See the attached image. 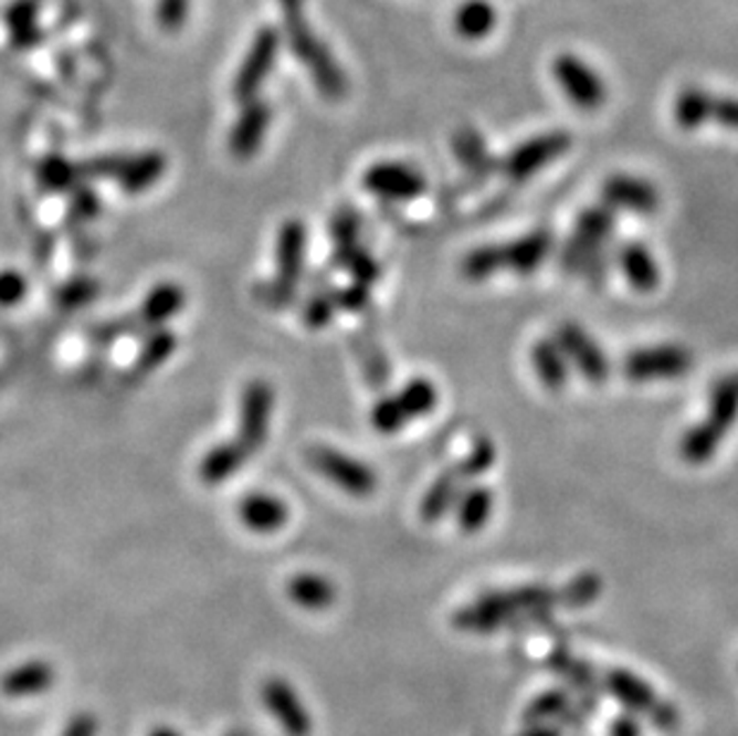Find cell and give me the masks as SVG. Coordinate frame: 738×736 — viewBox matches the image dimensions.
Returning a JSON list of instances; mask_svg holds the SVG:
<instances>
[{"label": "cell", "mask_w": 738, "mask_h": 736, "mask_svg": "<svg viewBox=\"0 0 738 736\" xmlns=\"http://www.w3.org/2000/svg\"><path fill=\"white\" fill-rule=\"evenodd\" d=\"M351 277H354V283H359V285H366V287H371L376 280L380 277V263L366 252V249L361 246L357 254H354L349 259V263L345 266Z\"/></svg>", "instance_id": "obj_38"}, {"label": "cell", "mask_w": 738, "mask_h": 736, "mask_svg": "<svg viewBox=\"0 0 738 736\" xmlns=\"http://www.w3.org/2000/svg\"><path fill=\"white\" fill-rule=\"evenodd\" d=\"M495 460L497 450L493 445V440L476 438V443L468 450L466 458L442 471V474L431 483V488L425 491L421 500V519L425 524H437L456 505V500L464 493V483L483 476L485 471H491Z\"/></svg>", "instance_id": "obj_4"}, {"label": "cell", "mask_w": 738, "mask_h": 736, "mask_svg": "<svg viewBox=\"0 0 738 736\" xmlns=\"http://www.w3.org/2000/svg\"><path fill=\"white\" fill-rule=\"evenodd\" d=\"M184 304V292L180 285L175 283H164L156 290H151L149 297L144 299L139 314L131 318V328L141 326V328H151L158 330V326H164L168 318H172L177 312H180Z\"/></svg>", "instance_id": "obj_22"}, {"label": "cell", "mask_w": 738, "mask_h": 736, "mask_svg": "<svg viewBox=\"0 0 738 736\" xmlns=\"http://www.w3.org/2000/svg\"><path fill=\"white\" fill-rule=\"evenodd\" d=\"M573 144V137L569 132L552 129L542 132L538 137H530L524 144L516 146L505 158L499 160V170L509 182H528L534 175H538L542 168L555 164L557 158H562Z\"/></svg>", "instance_id": "obj_6"}, {"label": "cell", "mask_w": 738, "mask_h": 736, "mask_svg": "<svg viewBox=\"0 0 738 736\" xmlns=\"http://www.w3.org/2000/svg\"><path fill=\"white\" fill-rule=\"evenodd\" d=\"M497 246H499L502 271H512L516 275H530L552 254L555 238L550 230H534L521 234L519 240Z\"/></svg>", "instance_id": "obj_16"}, {"label": "cell", "mask_w": 738, "mask_h": 736, "mask_svg": "<svg viewBox=\"0 0 738 736\" xmlns=\"http://www.w3.org/2000/svg\"><path fill=\"white\" fill-rule=\"evenodd\" d=\"M277 51H280L277 29L261 27L238 70V77H234V86H232L234 98H238L240 103L254 101V96L259 94V90L265 84V80H268V75L275 67Z\"/></svg>", "instance_id": "obj_10"}, {"label": "cell", "mask_w": 738, "mask_h": 736, "mask_svg": "<svg viewBox=\"0 0 738 736\" xmlns=\"http://www.w3.org/2000/svg\"><path fill=\"white\" fill-rule=\"evenodd\" d=\"M55 684V670L43 660L24 662L20 667L8 670L0 676V691L8 698H29L39 696Z\"/></svg>", "instance_id": "obj_20"}, {"label": "cell", "mask_w": 738, "mask_h": 736, "mask_svg": "<svg viewBox=\"0 0 738 736\" xmlns=\"http://www.w3.org/2000/svg\"><path fill=\"white\" fill-rule=\"evenodd\" d=\"M713 101L715 96L707 94L700 86H686L678 92L674 101V120L676 127L684 132H693L713 120Z\"/></svg>", "instance_id": "obj_29"}, {"label": "cell", "mask_w": 738, "mask_h": 736, "mask_svg": "<svg viewBox=\"0 0 738 736\" xmlns=\"http://www.w3.org/2000/svg\"><path fill=\"white\" fill-rule=\"evenodd\" d=\"M502 271V261H499V246L497 244H485L468 252L462 259V275L471 283H483L493 275Z\"/></svg>", "instance_id": "obj_33"}, {"label": "cell", "mask_w": 738, "mask_h": 736, "mask_svg": "<svg viewBox=\"0 0 738 736\" xmlns=\"http://www.w3.org/2000/svg\"><path fill=\"white\" fill-rule=\"evenodd\" d=\"M452 151L460 160V166L466 170L468 178H476L478 182H485L491 175L499 168L495 156H491L488 146L478 129L474 127H460L452 135Z\"/></svg>", "instance_id": "obj_18"}, {"label": "cell", "mask_w": 738, "mask_h": 736, "mask_svg": "<svg viewBox=\"0 0 738 736\" xmlns=\"http://www.w3.org/2000/svg\"><path fill=\"white\" fill-rule=\"evenodd\" d=\"M456 524L464 534H478L491 522L495 509V493L485 485H474L456 500Z\"/></svg>", "instance_id": "obj_25"}, {"label": "cell", "mask_w": 738, "mask_h": 736, "mask_svg": "<svg viewBox=\"0 0 738 736\" xmlns=\"http://www.w3.org/2000/svg\"><path fill=\"white\" fill-rule=\"evenodd\" d=\"M337 312H339L337 294L323 292V294H316V297L306 304L304 320L308 328H326Z\"/></svg>", "instance_id": "obj_37"}, {"label": "cell", "mask_w": 738, "mask_h": 736, "mask_svg": "<svg viewBox=\"0 0 738 736\" xmlns=\"http://www.w3.org/2000/svg\"><path fill=\"white\" fill-rule=\"evenodd\" d=\"M228 736H249V734H246V732H240V729H238V732H232V734H228Z\"/></svg>", "instance_id": "obj_47"}, {"label": "cell", "mask_w": 738, "mask_h": 736, "mask_svg": "<svg viewBox=\"0 0 738 736\" xmlns=\"http://www.w3.org/2000/svg\"><path fill=\"white\" fill-rule=\"evenodd\" d=\"M82 180L80 166L61 156H51L39 166V182L51 191H65Z\"/></svg>", "instance_id": "obj_34"}, {"label": "cell", "mask_w": 738, "mask_h": 736, "mask_svg": "<svg viewBox=\"0 0 738 736\" xmlns=\"http://www.w3.org/2000/svg\"><path fill=\"white\" fill-rule=\"evenodd\" d=\"M271 117H273V111L265 101L254 98V101L244 103L240 120L232 127L230 151L240 160H249L251 156H254L259 151V146L263 144L265 132H268L271 127Z\"/></svg>", "instance_id": "obj_17"}, {"label": "cell", "mask_w": 738, "mask_h": 736, "mask_svg": "<svg viewBox=\"0 0 738 736\" xmlns=\"http://www.w3.org/2000/svg\"><path fill=\"white\" fill-rule=\"evenodd\" d=\"M394 397H397V402H400L404 417L409 421L423 419V417L431 414V411L437 407V400H440L437 388L428 378L409 380L400 392H394Z\"/></svg>", "instance_id": "obj_32"}, {"label": "cell", "mask_w": 738, "mask_h": 736, "mask_svg": "<svg viewBox=\"0 0 738 736\" xmlns=\"http://www.w3.org/2000/svg\"><path fill=\"white\" fill-rule=\"evenodd\" d=\"M306 0H277L280 14H283V29L289 43V51L294 57L306 67L312 75L316 90L328 96L330 101L345 98L349 92V82L342 65L335 61V55L328 51L316 34L306 18Z\"/></svg>", "instance_id": "obj_1"}, {"label": "cell", "mask_w": 738, "mask_h": 736, "mask_svg": "<svg viewBox=\"0 0 738 736\" xmlns=\"http://www.w3.org/2000/svg\"><path fill=\"white\" fill-rule=\"evenodd\" d=\"M454 32L466 41H481L497 24V12L491 0H464L454 12Z\"/></svg>", "instance_id": "obj_26"}, {"label": "cell", "mask_w": 738, "mask_h": 736, "mask_svg": "<svg viewBox=\"0 0 738 736\" xmlns=\"http://www.w3.org/2000/svg\"><path fill=\"white\" fill-rule=\"evenodd\" d=\"M164 172H166V158L158 151L135 154V156H125V164L120 172H117L115 182L120 185L125 191H129V194H139V191L154 187Z\"/></svg>", "instance_id": "obj_24"}, {"label": "cell", "mask_w": 738, "mask_h": 736, "mask_svg": "<svg viewBox=\"0 0 738 736\" xmlns=\"http://www.w3.org/2000/svg\"><path fill=\"white\" fill-rule=\"evenodd\" d=\"M240 519L256 534H275L289 519V507L268 493L246 495L240 503Z\"/></svg>", "instance_id": "obj_19"}, {"label": "cell", "mask_w": 738, "mask_h": 736, "mask_svg": "<svg viewBox=\"0 0 738 736\" xmlns=\"http://www.w3.org/2000/svg\"><path fill=\"white\" fill-rule=\"evenodd\" d=\"M261 698L265 708L277 719L289 736H308L312 734V717L306 713V705L299 701L297 691H294L285 680L271 676L268 682L261 686Z\"/></svg>", "instance_id": "obj_15"}, {"label": "cell", "mask_w": 738, "mask_h": 736, "mask_svg": "<svg viewBox=\"0 0 738 736\" xmlns=\"http://www.w3.org/2000/svg\"><path fill=\"white\" fill-rule=\"evenodd\" d=\"M333 263L335 266H347L349 259L359 252V232H361V218L357 211L342 209L333 220Z\"/></svg>", "instance_id": "obj_31"}, {"label": "cell", "mask_w": 738, "mask_h": 736, "mask_svg": "<svg viewBox=\"0 0 738 736\" xmlns=\"http://www.w3.org/2000/svg\"><path fill=\"white\" fill-rule=\"evenodd\" d=\"M308 466L318 471L320 476H326L330 483H335L339 491L354 497H368L373 495L378 488V476L376 471L361 460H354L349 454L333 450L328 445H314L306 452Z\"/></svg>", "instance_id": "obj_7"}, {"label": "cell", "mask_w": 738, "mask_h": 736, "mask_svg": "<svg viewBox=\"0 0 738 736\" xmlns=\"http://www.w3.org/2000/svg\"><path fill=\"white\" fill-rule=\"evenodd\" d=\"M306 225L297 218L287 220L277 234V277L271 285H265V302L273 306H287L294 299L306 266Z\"/></svg>", "instance_id": "obj_5"}, {"label": "cell", "mask_w": 738, "mask_h": 736, "mask_svg": "<svg viewBox=\"0 0 738 736\" xmlns=\"http://www.w3.org/2000/svg\"><path fill=\"white\" fill-rule=\"evenodd\" d=\"M530 361H534L536 376L548 392H562L569 382V364L562 347L550 337H542L530 349Z\"/></svg>", "instance_id": "obj_23"}, {"label": "cell", "mask_w": 738, "mask_h": 736, "mask_svg": "<svg viewBox=\"0 0 738 736\" xmlns=\"http://www.w3.org/2000/svg\"><path fill=\"white\" fill-rule=\"evenodd\" d=\"M189 18V0H160L158 6V22L168 32H175Z\"/></svg>", "instance_id": "obj_41"}, {"label": "cell", "mask_w": 738, "mask_h": 736, "mask_svg": "<svg viewBox=\"0 0 738 736\" xmlns=\"http://www.w3.org/2000/svg\"><path fill=\"white\" fill-rule=\"evenodd\" d=\"M275 395L271 382L251 380L242 392V409H240V435L238 443L246 450V454L259 452L268 438L271 417H273Z\"/></svg>", "instance_id": "obj_11"}, {"label": "cell", "mask_w": 738, "mask_h": 736, "mask_svg": "<svg viewBox=\"0 0 738 736\" xmlns=\"http://www.w3.org/2000/svg\"><path fill=\"white\" fill-rule=\"evenodd\" d=\"M602 203H608L610 209H626L639 215H653L660 209V191L653 182L619 172L604 180Z\"/></svg>", "instance_id": "obj_14"}, {"label": "cell", "mask_w": 738, "mask_h": 736, "mask_svg": "<svg viewBox=\"0 0 738 736\" xmlns=\"http://www.w3.org/2000/svg\"><path fill=\"white\" fill-rule=\"evenodd\" d=\"M407 423L409 419L404 417V411L400 402H397L394 395L382 397V400H378V404L371 411V425H373V431L380 435L400 433L407 429Z\"/></svg>", "instance_id": "obj_35"}, {"label": "cell", "mask_w": 738, "mask_h": 736, "mask_svg": "<svg viewBox=\"0 0 738 736\" xmlns=\"http://www.w3.org/2000/svg\"><path fill=\"white\" fill-rule=\"evenodd\" d=\"M693 355L678 345L639 347L629 351L622 361V374L633 382L676 380L690 374Z\"/></svg>", "instance_id": "obj_8"}, {"label": "cell", "mask_w": 738, "mask_h": 736, "mask_svg": "<svg viewBox=\"0 0 738 736\" xmlns=\"http://www.w3.org/2000/svg\"><path fill=\"white\" fill-rule=\"evenodd\" d=\"M6 24L14 49H32L41 41L39 3L36 0H14L6 12Z\"/></svg>", "instance_id": "obj_30"}, {"label": "cell", "mask_w": 738, "mask_h": 736, "mask_svg": "<svg viewBox=\"0 0 738 736\" xmlns=\"http://www.w3.org/2000/svg\"><path fill=\"white\" fill-rule=\"evenodd\" d=\"M151 736H180V734H177V732L170 729V727H158V729L151 732Z\"/></svg>", "instance_id": "obj_46"}, {"label": "cell", "mask_w": 738, "mask_h": 736, "mask_svg": "<svg viewBox=\"0 0 738 736\" xmlns=\"http://www.w3.org/2000/svg\"><path fill=\"white\" fill-rule=\"evenodd\" d=\"M612 232L614 209H610L608 203L590 206V209L581 211L576 218L571 240H567L562 254H559V266L567 275H602V246L610 242Z\"/></svg>", "instance_id": "obj_3"}, {"label": "cell", "mask_w": 738, "mask_h": 736, "mask_svg": "<svg viewBox=\"0 0 738 736\" xmlns=\"http://www.w3.org/2000/svg\"><path fill=\"white\" fill-rule=\"evenodd\" d=\"M98 732V719L88 713H82L77 717H72L63 736H96Z\"/></svg>", "instance_id": "obj_44"}, {"label": "cell", "mask_w": 738, "mask_h": 736, "mask_svg": "<svg viewBox=\"0 0 738 736\" xmlns=\"http://www.w3.org/2000/svg\"><path fill=\"white\" fill-rule=\"evenodd\" d=\"M552 75L576 108L598 111L608 98V86L602 77L579 55L559 53L552 61Z\"/></svg>", "instance_id": "obj_9"}, {"label": "cell", "mask_w": 738, "mask_h": 736, "mask_svg": "<svg viewBox=\"0 0 738 736\" xmlns=\"http://www.w3.org/2000/svg\"><path fill=\"white\" fill-rule=\"evenodd\" d=\"M287 593L292 598L294 606H299L304 610H328L335 602V586L320 577V574L304 571L292 577L287 583Z\"/></svg>", "instance_id": "obj_27"}, {"label": "cell", "mask_w": 738, "mask_h": 736, "mask_svg": "<svg viewBox=\"0 0 738 736\" xmlns=\"http://www.w3.org/2000/svg\"><path fill=\"white\" fill-rule=\"evenodd\" d=\"M619 269H622L626 283L636 292H653L660 285V266L651 249L641 242H626L622 244L616 254Z\"/></svg>", "instance_id": "obj_21"}, {"label": "cell", "mask_w": 738, "mask_h": 736, "mask_svg": "<svg viewBox=\"0 0 738 736\" xmlns=\"http://www.w3.org/2000/svg\"><path fill=\"white\" fill-rule=\"evenodd\" d=\"M27 280L18 271L0 273V306H14L24 299Z\"/></svg>", "instance_id": "obj_40"}, {"label": "cell", "mask_w": 738, "mask_h": 736, "mask_svg": "<svg viewBox=\"0 0 738 736\" xmlns=\"http://www.w3.org/2000/svg\"><path fill=\"white\" fill-rule=\"evenodd\" d=\"M175 351V335L168 330H154L149 343L144 345L141 355L137 359V371L146 374V371H154L156 366H160L164 361L170 359V355Z\"/></svg>", "instance_id": "obj_36"}, {"label": "cell", "mask_w": 738, "mask_h": 736, "mask_svg": "<svg viewBox=\"0 0 738 736\" xmlns=\"http://www.w3.org/2000/svg\"><path fill=\"white\" fill-rule=\"evenodd\" d=\"M335 294H337L339 308L349 314H361L366 312L368 304H371V292H368L366 285H359V283H354L351 287H345Z\"/></svg>", "instance_id": "obj_42"}, {"label": "cell", "mask_w": 738, "mask_h": 736, "mask_svg": "<svg viewBox=\"0 0 738 736\" xmlns=\"http://www.w3.org/2000/svg\"><path fill=\"white\" fill-rule=\"evenodd\" d=\"M555 343L562 347L565 357L571 359L573 368L579 371L588 382H600L608 380L610 376V361L604 357L602 347L583 330L579 323H562L555 333Z\"/></svg>", "instance_id": "obj_13"}, {"label": "cell", "mask_w": 738, "mask_h": 736, "mask_svg": "<svg viewBox=\"0 0 738 736\" xmlns=\"http://www.w3.org/2000/svg\"><path fill=\"white\" fill-rule=\"evenodd\" d=\"M363 187L378 199L417 201L425 194L428 180L421 170L407 164H376L363 172Z\"/></svg>", "instance_id": "obj_12"}, {"label": "cell", "mask_w": 738, "mask_h": 736, "mask_svg": "<svg viewBox=\"0 0 738 736\" xmlns=\"http://www.w3.org/2000/svg\"><path fill=\"white\" fill-rule=\"evenodd\" d=\"M246 460H249L246 450L238 443V440H232V443L218 445L209 454H205V458L201 460V466H199V476H201L203 483L218 485V483H223L230 476L238 474Z\"/></svg>", "instance_id": "obj_28"}, {"label": "cell", "mask_w": 738, "mask_h": 736, "mask_svg": "<svg viewBox=\"0 0 738 736\" xmlns=\"http://www.w3.org/2000/svg\"><path fill=\"white\" fill-rule=\"evenodd\" d=\"M736 419H738V371L719 378L713 386L707 417L693 425V429H688L686 435L682 438V445H678L682 458L693 466L710 462L715 458V452L719 450L721 440H725L734 429Z\"/></svg>", "instance_id": "obj_2"}, {"label": "cell", "mask_w": 738, "mask_h": 736, "mask_svg": "<svg viewBox=\"0 0 738 736\" xmlns=\"http://www.w3.org/2000/svg\"><path fill=\"white\" fill-rule=\"evenodd\" d=\"M98 209V203H96V197L94 194H88V191H82V194L77 197V211L84 215V218H92Z\"/></svg>", "instance_id": "obj_45"}, {"label": "cell", "mask_w": 738, "mask_h": 736, "mask_svg": "<svg viewBox=\"0 0 738 736\" xmlns=\"http://www.w3.org/2000/svg\"><path fill=\"white\" fill-rule=\"evenodd\" d=\"M598 591H600L598 577H593V574H583V577L571 581L565 588V600L569 602V606H586V602H590L598 596Z\"/></svg>", "instance_id": "obj_39"}, {"label": "cell", "mask_w": 738, "mask_h": 736, "mask_svg": "<svg viewBox=\"0 0 738 736\" xmlns=\"http://www.w3.org/2000/svg\"><path fill=\"white\" fill-rule=\"evenodd\" d=\"M713 123L738 132V98L721 96L713 101Z\"/></svg>", "instance_id": "obj_43"}]
</instances>
